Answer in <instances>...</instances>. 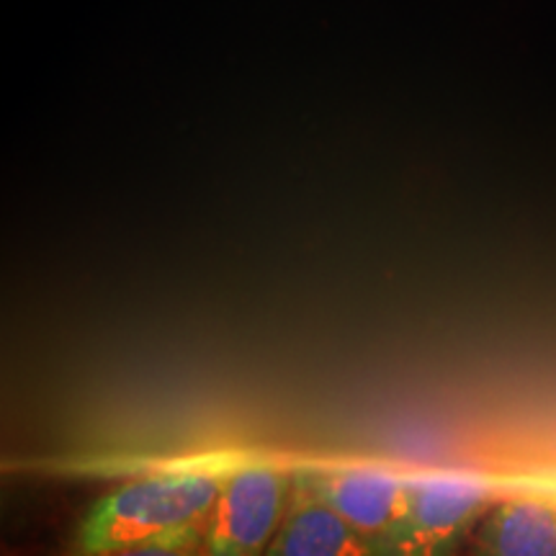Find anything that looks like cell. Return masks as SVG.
Returning <instances> with one entry per match:
<instances>
[{
    "instance_id": "5",
    "label": "cell",
    "mask_w": 556,
    "mask_h": 556,
    "mask_svg": "<svg viewBox=\"0 0 556 556\" xmlns=\"http://www.w3.org/2000/svg\"><path fill=\"white\" fill-rule=\"evenodd\" d=\"M266 556H371V544L312 492L304 475H294L287 516Z\"/></svg>"
},
{
    "instance_id": "1",
    "label": "cell",
    "mask_w": 556,
    "mask_h": 556,
    "mask_svg": "<svg viewBox=\"0 0 556 556\" xmlns=\"http://www.w3.org/2000/svg\"><path fill=\"white\" fill-rule=\"evenodd\" d=\"M225 477L208 471L131 479L101 495L73 531V556L135 546H204Z\"/></svg>"
},
{
    "instance_id": "6",
    "label": "cell",
    "mask_w": 556,
    "mask_h": 556,
    "mask_svg": "<svg viewBox=\"0 0 556 556\" xmlns=\"http://www.w3.org/2000/svg\"><path fill=\"white\" fill-rule=\"evenodd\" d=\"M469 556H556V507L533 497L490 505L471 533Z\"/></svg>"
},
{
    "instance_id": "7",
    "label": "cell",
    "mask_w": 556,
    "mask_h": 556,
    "mask_svg": "<svg viewBox=\"0 0 556 556\" xmlns=\"http://www.w3.org/2000/svg\"><path fill=\"white\" fill-rule=\"evenodd\" d=\"M93 556H206L204 546H135Z\"/></svg>"
},
{
    "instance_id": "2",
    "label": "cell",
    "mask_w": 556,
    "mask_h": 556,
    "mask_svg": "<svg viewBox=\"0 0 556 556\" xmlns=\"http://www.w3.org/2000/svg\"><path fill=\"white\" fill-rule=\"evenodd\" d=\"M490 505V492L469 479H409L405 510L374 541L371 556H458Z\"/></svg>"
},
{
    "instance_id": "3",
    "label": "cell",
    "mask_w": 556,
    "mask_h": 556,
    "mask_svg": "<svg viewBox=\"0 0 556 556\" xmlns=\"http://www.w3.org/2000/svg\"><path fill=\"white\" fill-rule=\"evenodd\" d=\"M294 490V477L281 469L248 467L225 475L208 520L206 556H266Z\"/></svg>"
},
{
    "instance_id": "4",
    "label": "cell",
    "mask_w": 556,
    "mask_h": 556,
    "mask_svg": "<svg viewBox=\"0 0 556 556\" xmlns=\"http://www.w3.org/2000/svg\"><path fill=\"white\" fill-rule=\"evenodd\" d=\"M304 479L312 492L368 544L384 536L387 528L405 510L409 495V479L394 477L389 471H309Z\"/></svg>"
}]
</instances>
